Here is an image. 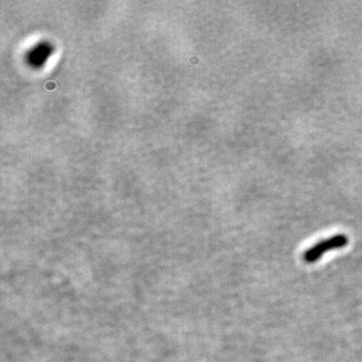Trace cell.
I'll use <instances>...</instances> for the list:
<instances>
[{
	"instance_id": "cell-1",
	"label": "cell",
	"mask_w": 362,
	"mask_h": 362,
	"mask_svg": "<svg viewBox=\"0 0 362 362\" xmlns=\"http://www.w3.org/2000/svg\"><path fill=\"white\" fill-rule=\"evenodd\" d=\"M348 240H349L348 239V236L343 234H339L336 236H333L331 237H328L326 239L321 240L315 246L311 247L310 249H308L303 253V260L308 264L316 263L326 252L333 251V250L342 249L345 246H347Z\"/></svg>"
}]
</instances>
